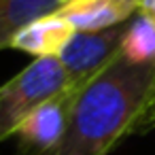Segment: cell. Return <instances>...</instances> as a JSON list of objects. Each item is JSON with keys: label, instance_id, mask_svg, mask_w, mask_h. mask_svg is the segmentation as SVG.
<instances>
[{"label": "cell", "instance_id": "obj_9", "mask_svg": "<svg viewBox=\"0 0 155 155\" xmlns=\"http://www.w3.org/2000/svg\"><path fill=\"white\" fill-rule=\"evenodd\" d=\"M138 15L155 24V0H140L138 5Z\"/></svg>", "mask_w": 155, "mask_h": 155}, {"label": "cell", "instance_id": "obj_8", "mask_svg": "<svg viewBox=\"0 0 155 155\" xmlns=\"http://www.w3.org/2000/svg\"><path fill=\"white\" fill-rule=\"evenodd\" d=\"M121 53L134 64L155 62V24L140 17L127 24L121 41Z\"/></svg>", "mask_w": 155, "mask_h": 155}, {"label": "cell", "instance_id": "obj_10", "mask_svg": "<svg viewBox=\"0 0 155 155\" xmlns=\"http://www.w3.org/2000/svg\"><path fill=\"white\" fill-rule=\"evenodd\" d=\"M151 127H155V102H153L151 110L147 113V117H144V121H142V125H140V132H144V130H151Z\"/></svg>", "mask_w": 155, "mask_h": 155}, {"label": "cell", "instance_id": "obj_7", "mask_svg": "<svg viewBox=\"0 0 155 155\" xmlns=\"http://www.w3.org/2000/svg\"><path fill=\"white\" fill-rule=\"evenodd\" d=\"M68 0H0V51L9 49L15 34L30 21L55 13Z\"/></svg>", "mask_w": 155, "mask_h": 155}, {"label": "cell", "instance_id": "obj_3", "mask_svg": "<svg viewBox=\"0 0 155 155\" xmlns=\"http://www.w3.org/2000/svg\"><path fill=\"white\" fill-rule=\"evenodd\" d=\"M77 94V87H68L41 104L17 130L15 155H51L66 134Z\"/></svg>", "mask_w": 155, "mask_h": 155}, {"label": "cell", "instance_id": "obj_2", "mask_svg": "<svg viewBox=\"0 0 155 155\" xmlns=\"http://www.w3.org/2000/svg\"><path fill=\"white\" fill-rule=\"evenodd\" d=\"M68 72L60 58H36L0 85V142L15 136L21 123L47 100L68 89Z\"/></svg>", "mask_w": 155, "mask_h": 155}, {"label": "cell", "instance_id": "obj_1", "mask_svg": "<svg viewBox=\"0 0 155 155\" xmlns=\"http://www.w3.org/2000/svg\"><path fill=\"white\" fill-rule=\"evenodd\" d=\"M155 102V62L134 64L121 51L79 89L66 134L51 155H108L140 125Z\"/></svg>", "mask_w": 155, "mask_h": 155}, {"label": "cell", "instance_id": "obj_6", "mask_svg": "<svg viewBox=\"0 0 155 155\" xmlns=\"http://www.w3.org/2000/svg\"><path fill=\"white\" fill-rule=\"evenodd\" d=\"M74 26L64 19L58 11L43 15L34 21H30L26 28H21L15 38L11 41L9 49H17L24 53H30L36 58H60L64 47L74 36Z\"/></svg>", "mask_w": 155, "mask_h": 155}, {"label": "cell", "instance_id": "obj_4", "mask_svg": "<svg viewBox=\"0 0 155 155\" xmlns=\"http://www.w3.org/2000/svg\"><path fill=\"white\" fill-rule=\"evenodd\" d=\"M127 24L100 30V32H74L70 43L60 53V62L68 72L70 87H85L100 70H104L121 51V41Z\"/></svg>", "mask_w": 155, "mask_h": 155}, {"label": "cell", "instance_id": "obj_5", "mask_svg": "<svg viewBox=\"0 0 155 155\" xmlns=\"http://www.w3.org/2000/svg\"><path fill=\"white\" fill-rule=\"evenodd\" d=\"M140 0H68L58 13L68 19L77 32H100L123 26L138 13Z\"/></svg>", "mask_w": 155, "mask_h": 155}]
</instances>
